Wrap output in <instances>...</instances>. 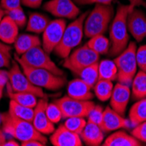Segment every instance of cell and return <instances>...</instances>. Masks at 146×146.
Returning <instances> with one entry per match:
<instances>
[{"instance_id":"9a60e30c","label":"cell","mask_w":146,"mask_h":146,"mask_svg":"<svg viewBox=\"0 0 146 146\" xmlns=\"http://www.w3.org/2000/svg\"><path fill=\"white\" fill-rule=\"evenodd\" d=\"M130 96V87L121 82H117L114 86L110 98V107L120 115H124Z\"/></svg>"},{"instance_id":"ab89813d","label":"cell","mask_w":146,"mask_h":146,"mask_svg":"<svg viewBox=\"0 0 146 146\" xmlns=\"http://www.w3.org/2000/svg\"><path fill=\"white\" fill-rule=\"evenodd\" d=\"M114 0H74V2L81 5H111Z\"/></svg>"},{"instance_id":"c3c4849f","label":"cell","mask_w":146,"mask_h":146,"mask_svg":"<svg viewBox=\"0 0 146 146\" xmlns=\"http://www.w3.org/2000/svg\"><path fill=\"white\" fill-rule=\"evenodd\" d=\"M0 48H2V49H11V46H7L6 44L3 43V42H1V41H0Z\"/></svg>"},{"instance_id":"4dcf8cb0","label":"cell","mask_w":146,"mask_h":146,"mask_svg":"<svg viewBox=\"0 0 146 146\" xmlns=\"http://www.w3.org/2000/svg\"><path fill=\"white\" fill-rule=\"evenodd\" d=\"M77 76L83 80L87 84H88L93 88V87L99 80L98 62L84 68L77 74Z\"/></svg>"},{"instance_id":"7402d4cb","label":"cell","mask_w":146,"mask_h":146,"mask_svg":"<svg viewBox=\"0 0 146 146\" xmlns=\"http://www.w3.org/2000/svg\"><path fill=\"white\" fill-rule=\"evenodd\" d=\"M41 46V40L38 36L29 33L19 34L14 42V48L18 55H22L25 52L35 46Z\"/></svg>"},{"instance_id":"9c48e42d","label":"cell","mask_w":146,"mask_h":146,"mask_svg":"<svg viewBox=\"0 0 146 146\" xmlns=\"http://www.w3.org/2000/svg\"><path fill=\"white\" fill-rule=\"evenodd\" d=\"M8 72L9 85L11 89L15 92H26L31 93L37 97H46V94L43 92L42 88L34 86L28 78L24 74L22 68H20L18 61L12 60L11 68Z\"/></svg>"},{"instance_id":"f6af8a7d","label":"cell","mask_w":146,"mask_h":146,"mask_svg":"<svg viewBox=\"0 0 146 146\" xmlns=\"http://www.w3.org/2000/svg\"><path fill=\"white\" fill-rule=\"evenodd\" d=\"M7 140V135L4 132L2 129H0V146H4Z\"/></svg>"},{"instance_id":"d4e9b609","label":"cell","mask_w":146,"mask_h":146,"mask_svg":"<svg viewBox=\"0 0 146 146\" xmlns=\"http://www.w3.org/2000/svg\"><path fill=\"white\" fill-rule=\"evenodd\" d=\"M6 87H7V95L11 100L14 101L21 105L26 106V107L35 108V106L38 103V99L36 96L31 94V93L13 91L11 86L9 85V83L6 84Z\"/></svg>"},{"instance_id":"83f0119b","label":"cell","mask_w":146,"mask_h":146,"mask_svg":"<svg viewBox=\"0 0 146 146\" xmlns=\"http://www.w3.org/2000/svg\"><path fill=\"white\" fill-rule=\"evenodd\" d=\"M89 38L90 39L88 41L87 46L90 49L96 52L99 55L109 54L110 48V38L105 37L104 34H97Z\"/></svg>"},{"instance_id":"e575fe53","label":"cell","mask_w":146,"mask_h":146,"mask_svg":"<svg viewBox=\"0 0 146 146\" xmlns=\"http://www.w3.org/2000/svg\"><path fill=\"white\" fill-rule=\"evenodd\" d=\"M102 114H103V109L102 106L96 105L94 109L91 110V112L88 115V122L96 123L100 126L102 119Z\"/></svg>"},{"instance_id":"5bb4252c","label":"cell","mask_w":146,"mask_h":146,"mask_svg":"<svg viewBox=\"0 0 146 146\" xmlns=\"http://www.w3.org/2000/svg\"><path fill=\"white\" fill-rule=\"evenodd\" d=\"M47 103V100L45 97L38 101L34 108V115L32 122L34 128L43 135H50L55 129L54 124L49 120L46 113Z\"/></svg>"},{"instance_id":"f35d334b","label":"cell","mask_w":146,"mask_h":146,"mask_svg":"<svg viewBox=\"0 0 146 146\" xmlns=\"http://www.w3.org/2000/svg\"><path fill=\"white\" fill-rule=\"evenodd\" d=\"M0 4H1V7L5 11H11L22 7L21 0H1Z\"/></svg>"},{"instance_id":"484cf974","label":"cell","mask_w":146,"mask_h":146,"mask_svg":"<svg viewBox=\"0 0 146 146\" xmlns=\"http://www.w3.org/2000/svg\"><path fill=\"white\" fill-rule=\"evenodd\" d=\"M129 121L132 126L146 121V98L138 100L131 106L129 112Z\"/></svg>"},{"instance_id":"52a82bcc","label":"cell","mask_w":146,"mask_h":146,"mask_svg":"<svg viewBox=\"0 0 146 146\" xmlns=\"http://www.w3.org/2000/svg\"><path fill=\"white\" fill-rule=\"evenodd\" d=\"M100 55L90 49L87 44L83 46H81L75 49L74 52H71L70 54L65 58L63 62L64 68L69 69L73 74H76L83 69L84 68L99 62Z\"/></svg>"},{"instance_id":"6da1fadb","label":"cell","mask_w":146,"mask_h":146,"mask_svg":"<svg viewBox=\"0 0 146 146\" xmlns=\"http://www.w3.org/2000/svg\"><path fill=\"white\" fill-rule=\"evenodd\" d=\"M129 5H118L115 14L110 25V54L117 56L128 46L129 35L127 26V17L129 13Z\"/></svg>"},{"instance_id":"5b68a950","label":"cell","mask_w":146,"mask_h":146,"mask_svg":"<svg viewBox=\"0 0 146 146\" xmlns=\"http://www.w3.org/2000/svg\"><path fill=\"white\" fill-rule=\"evenodd\" d=\"M15 60L19 64L25 76L34 86L38 88H45L50 91H56L60 89L66 84L67 79L65 76L56 75L46 69L32 68L22 62L18 55L15 56Z\"/></svg>"},{"instance_id":"b9f144b4","label":"cell","mask_w":146,"mask_h":146,"mask_svg":"<svg viewBox=\"0 0 146 146\" xmlns=\"http://www.w3.org/2000/svg\"><path fill=\"white\" fill-rule=\"evenodd\" d=\"M9 82V78H8V72L4 71L0 69V86L5 87L6 84Z\"/></svg>"},{"instance_id":"816d5d0a","label":"cell","mask_w":146,"mask_h":146,"mask_svg":"<svg viewBox=\"0 0 146 146\" xmlns=\"http://www.w3.org/2000/svg\"><path fill=\"white\" fill-rule=\"evenodd\" d=\"M143 71H144V72H145V73H146V68H145V69H144V70H143Z\"/></svg>"},{"instance_id":"44dd1931","label":"cell","mask_w":146,"mask_h":146,"mask_svg":"<svg viewBox=\"0 0 146 146\" xmlns=\"http://www.w3.org/2000/svg\"><path fill=\"white\" fill-rule=\"evenodd\" d=\"M104 146H139L141 142L124 131H115L103 142Z\"/></svg>"},{"instance_id":"603a6c76","label":"cell","mask_w":146,"mask_h":146,"mask_svg":"<svg viewBox=\"0 0 146 146\" xmlns=\"http://www.w3.org/2000/svg\"><path fill=\"white\" fill-rule=\"evenodd\" d=\"M49 22L50 19H48V17L42 14V13H31L28 21L26 23V31L37 34L42 33Z\"/></svg>"},{"instance_id":"7bdbcfd3","label":"cell","mask_w":146,"mask_h":146,"mask_svg":"<svg viewBox=\"0 0 146 146\" xmlns=\"http://www.w3.org/2000/svg\"><path fill=\"white\" fill-rule=\"evenodd\" d=\"M21 146H45L46 144L38 140H28V141H25V142H23L21 143L20 144Z\"/></svg>"},{"instance_id":"681fc988","label":"cell","mask_w":146,"mask_h":146,"mask_svg":"<svg viewBox=\"0 0 146 146\" xmlns=\"http://www.w3.org/2000/svg\"><path fill=\"white\" fill-rule=\"evenodd\" d=\"M4 87H2V86H0V100H1V98H2V96H3V91H4Z\"/></svg>"},{"instance_id":"60d3db41","label":"cell","mask_w":146,"mask_h":146,"mask_svg":"<svg viewBox=\"0 0 146 146\" xmlns=\"http://www.w3.org/2000/svg\"><path fill=\"white\" fill-rule=\"evenodd\" d=\"M42 2L43 0H21V4L29 8H38Z\"/></svg>"},{"instance_id":"ba28073f","label":"cell","mask_w":146,"mask_h":146,"mask_svg":"<svg viewBox=\"0 0 146 146\" xmlns=\"http://www.w3.org/2000/svg\"><path fill=\"white\" fill-rule=\"evenodd\" d=\"M19 59L22 62L32 68L46 69L60 76H64L65 74L63 70L57 67V65L50 58L49 54H47L40 46H35L25 52Z\"/></svg>"},{"instance_id":"bcb514c9","label":"cell","mask_w":146,"mask_h":146,"mask_svg":"<svg viewBox=\"0 0 146 146\" xmlns=\"http://www.w3.org/2000/svg\"><path fill=\"white\" fill-rule=\"evenodd\" d=\"M20 145L19 142H17L16 140L14 139H7L6 142L5 143V145L4 146H19Z\"/></svg>"},{"instance_id":"ffe728a7","label":"cell","mask_w":146,"mask_h":146,"mask_svg":"<svg viewBox=\"0 0 146 146\" xmlns=\"http://www.w3.org/2000/svg\"><path fill=\"white\" fill-rule=\"evenodd\" d=\"M19 26L5 14L0 23V41L5 44L14 43L19 36Z\"/></svg>"},{"instance_id":"7dc6e473","label":"cell","mask_w":146,"mask_h":146,"mask_svg":"<svg viewBox=\"0 0 146 146\" xmlns=\"http://www.w3.org/2000/svg\"><path fill=\"white\" fill-rule=\"evenodd\" d=\"M5 16V11L2 7H0V23H1V21Z\"/></svg>"},{"instance_id":"30bf717a","label":"cell","mask_w":146,"mask_h":146,"mask_svg":"<svg viewBox=\"0 0 146 146\" xmlns=\"http://www.w3.org/2000/svg\"><path fill=\"white\" fill-rule=\"evenodd\" d=\"M62 113V118L68 117H88L91 110L96 106L94 102L90 100H77L69 97L68 96H63L55 101Z\"/></svg>"},{"instance_id":"e0dca14e","label":"cell","mask_w":146,"mask_h":146,"mask_svg":"<svg viewBox=\"0 0 146 146\" xmlns=\"http://www.w3.org/2000/svg\"><path fill=\"white\" fill-rule=\"evenodd\" d=\"M50 142L54 146H82L83 143L79 134L68 129L64 125L54 129L51 134Z\"/></svg>"},{"instance_id":"8992f818","label":"cell","mask_w":146,"mask_h":146,"mask_svg":"<svg viewBox=\"0 0 146 146\" xmlns=\"http://www.w3.org/2000/svg\"><path fill=\"white\" fill-rule=\"evenodd\" d=\"M137 45L131 41L128 46L114 60L117 68V82L130 87L132 80L137 74V64L136 60Z\"/></svg>"},{"instance_id":"d6a6232c","label":"cell","mask_w":146,"mask_h":146,"mask_svg":"<svg viewBox=\"0 0 146 146\" xmlns=\"http://www.w3.org/2000/svg\"><path fill=\"white\" fill-rule=\"evenodd\" d=\"M46 113L49 120L54 123H58L62 119V113L59 105L54 102L52 103H47L46 108Z\"/></svg>"},{"instance_id":"8fae6325","label":"cell","mask_w":146,"mask_h":146,"mask_svg":"<svg viewBox=\"0 0 146 146\" xmlns=\"http://www.w3.org/2000/svg\"><path fill=\"white\" fill-rule=\"evenodd\" d=\"M66 26H67V23L63 19H56L49 22L42 33L43 36L41 42L42 48L47 54L54 52L55 47L60 44Z\"/></svg>"},{"instance_id":"cb8c5ba5","label":"cell","mask_w":146,"mask_h":146,"mask_svg":"<svg viewBox=\"0 0 146 146\" xmlns=\"http://www.w3.org/2000/svg\"><path fill=\"white\" fill-rule=\"evenodd\" d=\"M131 94L134 99L146 98V73L143 70L137 72L130 85Z\"/></svg>"},{"instance_id":"836d02e7","label":"cell","mask_w":146,"mask_h":146,"mask_svg":"<svg viewBox=\"0 0 146 146\" xmlns=\"http://www.w3.org/2000/svg\"><path fill=\"white\" fill-rule=\"evenodd\" d=\"M5 14L14 21L19 27H23L27 23V19H26L25 14L22 7L13 9L11 11H5Z\"/></svg>"},{"instance_id":"8d00e7d4","label":"cell","mask_w":146,"mask_h":146,"mask_svg":"<svg viewBox=\"0 0 146 146\" xmlns=\"http://www.w3.org/2000/svg\"><path fill=\"white\" fill-rule=\"evenodd\" d=\"M136 60L137 68L140 70H144L146 68V45H142L136 51Z\"/></svg>"},{"instance_id":"d590c367","label":"cell","mask_w":146,"mask_h":146,"mask_svg":"<svg viewBox=\"0 0 146 146\" xmlns=\"http://www.w3.org/2000/svg\"><path fill=\"white\" fill-rule=\"evenodd\" d=\"M131 135L138 141L146 143V121L134 126L131 130Z\"/></svg>"},{"instance_id":"ac0fdd59","label":"cell","mask_w":146,"mask_h":146,"mask_svg":"<svg viewBox=\"0 0 146 146\" xmlns=\"http://www.w3.org/2000/svg\"><path fill=\"white\" fill-rule=\"evenodd\" d=\"M82 143L88 146H98L104 141V132L96 123L87 121V124L80 134Z\"/></svg>"},{"instance_id":"4fadbf2b","label":"cell","mask_w":146,"mask_h":146,"mask_svg":"<svg viewBox=\"0 0 146 146\" xmlns=\"http://www.w3.org/2000/svg\"><path fill=\"white\" fill-rule=\"evenodd\" d=\"M127 26L129 33L137 42H141L146 37V15L138 7L129 10L127 17Z\"/></svg>"},{"instance_id":"ee69618b","label":"cell","mask_w":146,"mask_h":146,"mask_svg":"<svg viewBox=\"0 0 146 146\" xmlns=\"http://www.w3.org/2000/svg\"><path fill=\"white\" fill-rule=\"evenodd\" d=\"M129 2V9H132L134 7H138L140 5H143V0H128Z\"/></svg>"},{"instance_id":"f1b7e54d","label":"cell","mask_w":146,"mask_h":146,"mask_svg":"<svg viewBox=\"0 0 146 146\" xmlns=\"http://www.w3.org/2000/svg\"><path fill=\"white\" fill-rule=\"evenodd\" d=\"M99 79L114 82L117 78V68L114 60H102L98 62Z\"/></svg>"},{"instance_id":"d6986e66","label":"cell","mask_w":146,"mask_h":146,"mask_svg":"<svg viewBox=\"0 0 146 146\" xmlns=\"http://www.w3.org/2000/svg\"><path fill=\"white\" fill-rule=\"evenodd\" d=\"M93 88L81 78L74 79L68 82V96L77 100H91L94 95L91 92Z\"/></svg>"},{"instance_id":"7c38bea8","label":"cell","mask_w":146,"mask_h":146,"mask_svg":"<svg viewBox=\"0 0 146 146\" xmlns=\"http://www.w3.org/2000/svg\"><path fill=\"white\" fill-rule=\"evenodd\" d=\"M44 10L57 19H74L80 14V9L72 0H50L44 5Z\"/></svg>"},{"instance_id":"2e32d148","label":"cell","mask_w":146,"mask_h":146,"mask_svg":"<svg viewBox=\"0 0 146 146\" xmlns=\"http://www.w3.org/2000/svg\"><path fill=\"white\" fill-rule=\"evenodd\" d=\"M110 107H107L103 110L102 123L100 124L101 129L104 133H109V132L115 131L120 129H129L130 123L129 120L123 117Z\"/></svg>"},{"instance_id":"1f68e13d","label":"cell","mask_w":146,"mask_h":146,"mask_svg":"<svg viewBox=\"0 0 146 146\" xmlns=\"http://www.w3.org/2000/svg\"><path fill=\"white\" fill-rule=\"evenodd\" d=\"M66 119H67V120L65 121L63 125L68 129L74 132V133H77L79 135L81 134V132L82 131V129L87 124V121L85 120L84 117L74 116V117H68Z\"/></svg>"},{"instance_id":"3957f363","label":"cell","mask_w":146,"mask_h":146,"mask_svg":"<svg viewBox=\"0 0 146 146\" xmlns=\"http://www.w3.org/2000/svg\"><path fill=\"white\" fill-rule=\"evenodd\" d=\"M114 8L111 5H96L85 19V36L91 38L97 34H104L114 18Z\"/></svg>"},{"instance_id":"f907efd6","label":"cell","mask_w":146,"mask_h":146,"mask_svg":"<svg viewBox=\"0 0 146 146\" xmlns=\"http://www.w3.org/2000/svg\"><path fill=\"white\" fill-rule=\"evenodd\" d=\"M2 125V114H0V126Z\"/></svg>"},{"instance_id":"277c9868","label":"cell","mask_w":146,"mask_h":146,"mask_svg":"<svg viewBox=\"0 0 146 146\" xmlns=\"http://www.w3.org/2000/svg\"><path fill=\"white\" fill-rule=\"evenodd\" d=\"M88 12L78 16L69 25L66 26L62 38L54 52L62 58H67L73 49L81 44L84 35V21Z\"/></svg>"},{"instance_id":"7a4b0ae2","label":"cell","mask_w":146,"mask_h":146,"mask_svg":"<svg viewBox=\"0 0 146 146\" xmlns=\"http://www.w3.org/2000/svg\"><path fill=\"white\" fill-rule=\"evenodd\" d=\"M2 129L7 136L23 143L28 140H38L45 144L47 143L46 137L34 128L28 121L12 116L9 112L2 114Z\"/></svg>"},{"instance_id":"4316f807","label":"cell","mask_w":146,"mask_h":146,"mask_svg":"<svg viewBox=\"0 0 146 146\" xmlns=\"http://www.w3.org/2000/svg\"><path fill=\"white\" fill-rule=\"evenodd\" d=\"M8 112L12 116H14L16 118L32 123L34 115V108L26 107V106L21 105L14 101L11 100L9 103Z\"/></svg>"},{"instance_id":"f546056e","label":"cell","mask_w":146,"mask_h":146,"mask_svg":"<svg viewBox=\"0 0 146 146\" xmlns=\"http://www.w3.org/2000/svg\"><path fill=\"white\" fill-rule=\"evenodd\" d=\"M113 88H114L113 82L108 81V80H102V79H99L95 84V86L93 87L95 96L101 102H106L110 100Z\"/></svg>"},{"instance_id":"74e56055","label":"cell","mask_w":146,"mask_h":146,"mask_svg":"<svg viewBox=\"0 0 146 146\" xmlns=\"http://www.w3.org/2000/svg\"><path fill=\"white\" fill-rule=\"evenodd\" d=\"M11 50L0 48V69L3 68H11Z\"/></svg>"}]
</instances>
